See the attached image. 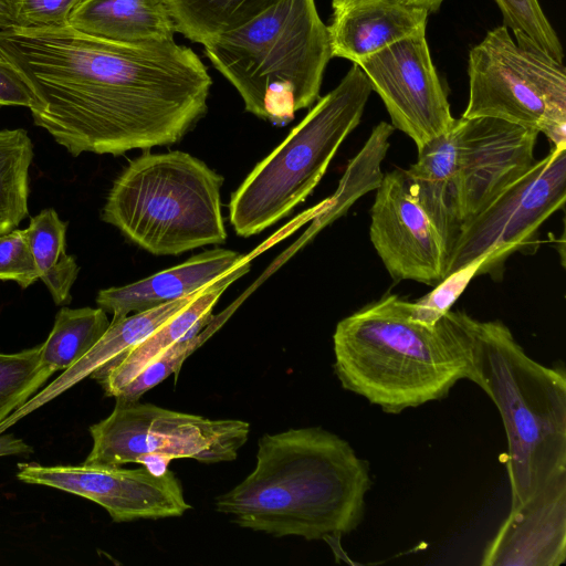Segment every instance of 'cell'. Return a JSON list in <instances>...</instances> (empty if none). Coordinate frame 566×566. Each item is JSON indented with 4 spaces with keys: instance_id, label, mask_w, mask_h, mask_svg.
Segmentation results:
<instances>
[{
    "instance_id": "cell-7",
    "label": "cell",
    "mask_w": 566,
    "mask_h": 566,
    "mask_svg": "<svg viewBox=\"0 0 566 566\" xmlns=\"http://www.w3.org/2000/svg\"><path fill=\"white\" fill-rule=\"evenodd\" d=\"M371 85L353 63L286 138L251 170L229 202V220L243 238L258 234L303 202L345 138L359 124Z\"/></svg>"
},
{
    "instance_id": "cell-34",
    "label": "cell",
    "mask_w": 566,
    "mask_h": 566,
    "mask_svg": "<svg viewBox=\"0 0 566 566\" xmlns=\"http://www.w3.org/2000/svg\"><path fill=\"white\" fill-rule=\"evenodd\" d=\"M33 448L22 439L15 438L11 433L0 434V457L13 454H31Z\"/></svg>"
},
{
    "instance_id": "cell-4",
    "label": "cell",
    "mask_w": 566,
    "mask_h": 566,
    "mask_svg": "<svg viewBox=\"0 0 566 566\" xmlns=\"http://www.w3.org/2000/svg\"><path fill=\"white\" fill-rule=\"evenodd\" d=\"M475 380L507 439L511 509L566 473V376L531 358L500 321L474 318Z\"/></svg>"
},
{
    "instance_id": "cell-20",
    "label": "cell",
    "mask_w": 566,
    "mask_h": 566,
    "mask_svg": "<svg viewBox=\"0 0 566 566\" xmlns=\"http://www.w3.org/2000/svg\"><path fill=\"white\" fill-rule=\"evenodd\" d=\"M69 25L94 38L127 43L175 41L165 0H82Z\"/></svg>"
},
{
    "instance_id": "cell-29",
    "label": "cell",
    "mask_w": 566,
    "mask_h": 566,
    "mask_svg": "<svg viewBox=\"0 0 566 566\" xmlns=\"http://www.w3.org/2000/svg\"><path fill=\"white\" fill-rule=\"evenodd\" d=\"M219 325L212 317L197 335L181 339L168 347L134 379L119 389L114 398L125 401L139 400L145 392L160 384L171 374H175L177 378L184 361L217 331Z\"/></svg>"
},
{
    "instance_id": "cell-18",
    "label": "cell",
    "mask_w": 566,
    "mask_h": 566,
    "mask_svg": "<svg viewBox=\"0 0 566 566\" xmlns=\"http://www.w3.org/2000/svg\"><path fill=\"white\" fill-rule=\"evenodd\" d=\"M245 259L234 270L203 287L182 310L157 327L138 345L94 371L107 396L114 397L119 389L134 379L158 355L175 343L192 337L211 321V311L228 286L250 269Z\"/></svg>"
},
{
    "instance_id": "cell-25",
    "label": "cell",
    "mask_w": 566,
    "mask_h": 566,
    "mask_svg": "<svg viewBox=\"0 0 566 566\" xmlns=\"http://www.w3.org/2000/svg\"><path fill=\"white\" fill-rule=\"evenodd\" d=\"M394 130L392 125L386 122L374 127L360 151L348 164L336 192L326 199L325 207L316 214V230L344 214L359 197L376 190L384 176L380 166Z\"/></svg>"
},
{
    "instance_id": "cell-6",
    "label": "cell",
    "mask_w": 566,
    "mask_h": 566,
    "mask_svg": "<svg viewBox=\"0 0 566 566\" xmlns=\"http://www.w3.org/2000/svg\"><path fill=\"white\" fill-rule=\"evenodd\" d=\"M222 184V176L188 153H146L115 179L102 219L155 255L221 244Z\"/></svg>"
},
{
    "instance_id": "cell-17",
    "label": "cell",
    "mask_w": 566,
    "mask_h": 566,
    "mask_svg": "<svg viewBox=\"0 0 566 566\" xmlns=\"http://www.w3.org/2000/svg\"><path fill=\"white\" fill-rule=\"evenodd\" d=\"M247 258L237 251L212 249L137 282L101 290L96 303L113 319L186 297L234 270Z\"/></svg>"
},
{
    "instance_id": "cell-21",
    "label": "cell",
    "mask_w": 566,
    "mask_h": 566,
    "mask_svg": "<svg viewBox=\"0 0 566 566\" xmlns=\"http://www.w3.org/2000/svg\"><path fill=\"white\" fill-rule=\"evenodd\" d=\"M454 138L450 128L418 149L417 161L405 170L410 191L441 235L448 255L462 224L454 184Z\"/></svg>"
},
{
    "instance_id": "cell-14",
    "label": "cell",
    "mask_w": 566,
    "mask_h": 566,
    "mask_svg": "<svg viewBox=\"0 0 566 566\" xmlns=\"http://www.w3.org/2000/svg\"><path fill=\"white\" fill-rule=\"evenodd\" d=\"M369 238L395 281L434 286L446 277L448 251L410 191L405 170L385 174L376 188Z\"/></svg>"
},
{
    "instance_id": "cell-13",
    "label": "cell",
    "mask_w": 566,
    "mask_h": 566,
    "mask_svg": "<svg viewBox=\"0 0 566 566\" xmlns=\"http://www.w3.org/2000/svg\"><path fill=\"white\" fill-rule=\"evenodd\" d=\"M451 130L455 192L463 223L535 164L539 133L492 117L455 118Z\"/></svg>"
},
{
    "instance_id": "cell-22",
    "label": "cell",
    "mask_w": 566,
    "mask_h": 566,
    "mask_svg": "<svg viewBox=\"0 0 566 566\" xmlns=\"http://www.w3.org/2000/svg\"><path fill=\"white\" fill-rule=\"evenodd\" d=\"M66 226L56 211L49 208L32 217L29 227L23 230L40 280L56 305L70 301L71 287L80 271L74 256L65 252Z\"/></svg>"
},
{
    "instance_id": "cell-12",
    "label": "cell",
    "mask_w": 566,
    "mask_h": 566,
    "mask_svg": "<svg viewBox=\"0 0 566 566\" xmlns=\"http://www.w3.org/2000/svg\"><path fill=\"white\" fill-rule=\"evenodd\" d=\"M20 481L40 484L88 499L104 507L116 523L178 517L191 506L170 470L155 472L102 465H54L19 463Z\"/></svg>"
},
{
    "instance_id": "cell-33",
    "label": "cell",
    "mask_w": 566,
    "mask_h": 566,
    "mask_svg": "<svg viewBox=\"0 0 566 566\" xmlns=\"http://www.w3.org/2000/svg\"><path fill=\"white\" fill-rule=\"evenodd\" d=\"M38 98L23 74L0 55V106H23L32 111Z\"/></svg>"
},
{
    "instance_id": "cell-3",
    "label": "cell",
    "mask_w": 566,
    "mask_h": 566,
    "mask_svg": "<svg viewBox=\"0 0 566 566\" xmlns=\"http://www.w3.org/2000/svg\"><path fill=\"white\" fill-rule=\"evenodd\" d=\"M473 323L450 310L427 325L409 301L385 295L337 323L335 374L344 389L386 413L444 399L459 380H475Z\"/></svg>"
},
{
    "instance_id": "cell-19",
    "label": "cell",
    "mask_w": 566,
    "mask_h": 566,
    "mask_svg": "<svg viewBox=\"0 0 566 566\" xmlns=\"http://www.w3.org/2000/svg\"><path fill=\"white\" fill-rule=\"evenodd\" d=\"M201 290L164 305L112 319L105 334L83 358L65 369L49 386L0 422V434L21 418L138 345L157 327L189 304Z\"/></svg>"
},
{
    "instance_id": "cell-10",
    "label": "cell",
    "mask_w": 566,
    "mask_h": 566,
    "mask_svg": "<svg viewBox=\"0 0 566 566\" xmlns=\"http://www.w3.org/2000/svg\"><path fill=\"white\" fill-rule=\"evenodd\" d=\"M566 199V145L553 147L488 207L462 223L447 273L483 259L481 273H495L521 250Z\"/></svg>"
},
{
    "instance_id": "cell-8",
    "label": "cell",
    "mask_w": 566,
    "mask_h": 566,
    "mask_svg": "<svg viewBox=\"0 0 566 566\" xmlns=\"http://www.w3.org/2000/svg\"><path fill=\"white\" fill-rule=\"evenodd\" d=\"M464 118L492 117L543 133L566 145V74L563 63L516 44L503 24L469 53Z\"/></svg>"
},
{
    "instance_id": "cell-16",
    "label": "cell",
    "mask_w": 566,
    "mask_h": 566,
    "mask_svg": "<svg viewBox=\"0 0 566 566\" xmlns=\"http://www.w3.org/2000/svg\"><path fill=\"white\" fill-rule=\"evenodd\" d=\"M327 27L332 57L357 64L406 38L426 32L428 11L401 0H333Z\"/></svg>"
},
{
    "instance_id": "cell-24",
    "label": "cell",
    "mask_w": 566,
    "mask_h": 566,
    "mask_svg": "<svg viewBox=\"0 0 566 566\" xmlns=\"http://www.w3.org/2000/svg\"><path fill=\"white\" fill-rule=\"evenodd\" d=\"M109 324L101 307H62L49 337L41 344L43 364L54 373L72 367L102 338Z\"/></svg>"
},
{
    "instance_id": "cell-35",
    "label": "cell",
    "mask_w": 566,
    "mask_h": 566,
    "mask_svg": "<svg viewBox=\"0 0 566 566\" xmlns=\"http://www.w3.org/2000/svg\"><path fill=\"white\" fill-rule=\"evenodd\" d=\"M15 27L13 0H0V30Z\"/></svg>"
},
{
    "instance_id": "cell-11",
    "label": "cell",
    "mask_w": 566,
    "mask_h": 566,
    "mask_svg": "<svg viewBox=\"0 0 566 566\" xmlns=\"http://www.w3.org/2000/svg\"><path fill=\"white\" fill-rule=\"evenodd\" d=\"M382 99L395 129L417 149L450 130L454 117L430 56L426 32L400 40L357 63Z\"/></svg>"
},
{
    "instance_id": "cell-36",
    "label": "cell",
    "mask_w": 566,
    "mask_h": 566,
    "mask_svg": "<svg viewBox=\"0 0 566 566\" xmlns=\"http://www.w3.org/2000/svg\"><path fill=\"white\" fill-rule=\"evenodd\" d=\"M401 1L407 4L413 6V7L422 8L424 10H427L428 13H430V12L437 11L444 0H401Z\"/></svg>"
},
{
    "instance_id": "cell-32",
    "label": "cell",
    "mask_w": 566,
    "mask_h": 566,
    "mask_svg": "<svg viewBox=\"0 0 566 566\" xmlns=\"http://www.w3.org/2000/svg\"><path fill=\"white\" fill-rule=\"evenodd\" d=\"M82 0H13L18 28L69 25L72 11Z\"/></svg>"
},
{
    "instance_id": "cell-15",
    "label": "cell",
    "mask_w": 566,
    "mask_h": 566,
    "mask_svg": "<svg viewBox=\"0 0 566 566\" xmlns=\"http://www.w3.org/2000/svg\"><path fill=\"white\" fill-rule=\"evenodd\" d=\"M566 560V473L549 481L502 522L484 566H559Z\"/></svg>"
},
{
    "instance_id": "cell-9",
    "label": "cell",
    "mask_w": 566,
    "mask_h": 566,
    "mask_svg": "<svg viewBox=\"0 0 566 566\" xmlns=\"http://www.w3.org/2000/svg\"><path fill=\"white\" fill-rule=\"evenodd\" d=\"M249 432L243 420H212L139 400H116L112 413L90 427L93 447L84 463L113 468L143 463L163 472L172 459L229 462L237 459Z\"/></svg>"
},
{
    "instance_id": "cell-1",
    "label": "cell",
    "mask_w": 566,
    "mask_h": 566,
    "mask_svg": "<svg viewBox=\"0 0 566 566\" xmlns=\"http://www.w3.org/2000/svg\"><path fill=\"white\" fill-rule=\"evenodd\" d=\"M0 55L34 92V124L74 157L176 144L208 111L207 66L175 41L127 44L70 25L14 27L0 30Z\"/></svg>"
},
{
    "instance_id": "cell-2",
    "label": "cell",
    "mask_w": 566,
    "mask_h": 566,
    "mask_svg": "<svg viewBox=\"0 0 566 566\" xmlns=\"http://www.w3.org/2000/svg\"><path fill=\"white\" fill-rule=\"evenodd\" d=\"M371 485L352 446L319 427L265 433L254 470L216 499V510L244 528L329 543L355 531Z\"/></svg>"
},
{
    "instance_id": "cell-30",
    "label": "cell",
    "mask_w": 566,
    "mask_h": 566,
    "mask_svg": "<svg viewBox=\"0 0 566 566\" xmlns=\"http://www.w3.org/2000/svg\"><path fill=\"white\" fill-rule=\"evenodd\" d=\"M484 260H475L447 275L424 296L410 302L412 316L427 325H434L463 293L471 280L481 273Z\"/></svg>"
},
{
    "instance_id": "cell-26",
    "label": "cell",
    "mask_w": 566,
    "mask_h": 566,
    "mask_svg": "<svg viewBox=\"0 0 566 566\" xmlns=\"http://www.w3.org/2000/svg\"><path fill=\"white\" fill-rule=\"evenodd\" d=\"M33 143L22 128L0 129V234L29 214V168Z\"/></svg>"
},
{
    "instance_id": "cell-31",
    "label": "cell",
    "mask_w": 566,
    "mask_h": 566,
    "mask_svg": "<svg viewBox=\"0 0 566 566\" xmlns=\"http://www.w3.org/2000/svg\"><path fill=\"white\" fill-rule=\"evenodd\" d=\"M40 280L39 271L23 230L0 234V281H13L22 289Z\"/></svg>"
},
{
    "instance_id": "cell-23",
    "label": "cell",
    "mask_w": 566,
    "mask_h": 566,
    "mask_svg": "<svg viewBox=\"0 0 566 566\" xmlns=\"http://www.w3.org/2000/svg\"><path fill=\"white\" fill-rule=\"evenodd\" d=\"M281 1L165 0L176 32L201 44L249 22Z\"/></svg>"
},
{
    "instance_id": "cell-27",
    "label": "cell",
    "mask_w": 566,
    "mask_h": 566,
    "mask_svg": "<svg viewBox=\"0 0 566 566\" xmlns=\"http://www.w3.org/2000/svg\"><path fill=\"white\" fill-rule=\"evenodd\" d=\"M41 345L14 354L0 353V422L23 406L52 376Z\"/></svg>"
},
{
    "instance_id": "cell-28",
    "label": "cell",
    "mask_w": 566,
    "mask_h": 566,
    "mask_svg": "<svg viewBox=\"0 0 566 566\" xmlns=\"http://www.w3.org/2000/svg\"><path fill=\"white\" fill-rule=\"evenodd\" d=\"M516 44L542 50L563 63L564 51L557 33L544 14L538 0H495Z\"/></svg>"
},
{
    "instance_id": "cell-5",
    "label": "cell",
    "mask_w": 566,
    "mask_h": 566,
    "mask_svg": "<svg viewBox=\"0 0 566 566\" xmlns=\"http://www.w3.org/2000/svg\"><path fill=\"white\" fill-rule=\"evenodd\" d=\"M202 45L245 111L275 126L287 125L316 102L332 57L315 0H282Z\"/></svg>"
}]
</instances>
